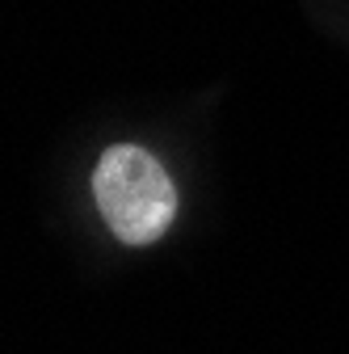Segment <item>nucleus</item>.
Masks as SVG:
<instances>
[{"label":"nucleus","mask_w":349,"mask_h":354,"mask_svg":"<svg viewBox=\"0 0 349 354\" xmlns=\"http://www.w3.org/2000/svg\"><path fill=\"white\" fill-rule=\"evenodd\" d=\"M93 194L110 232L126 245H152L177 215V190L168 173L139 144L106 148L93 173Z\"/></svg>","instance_id":"nucleus-1"}]
</instances>
